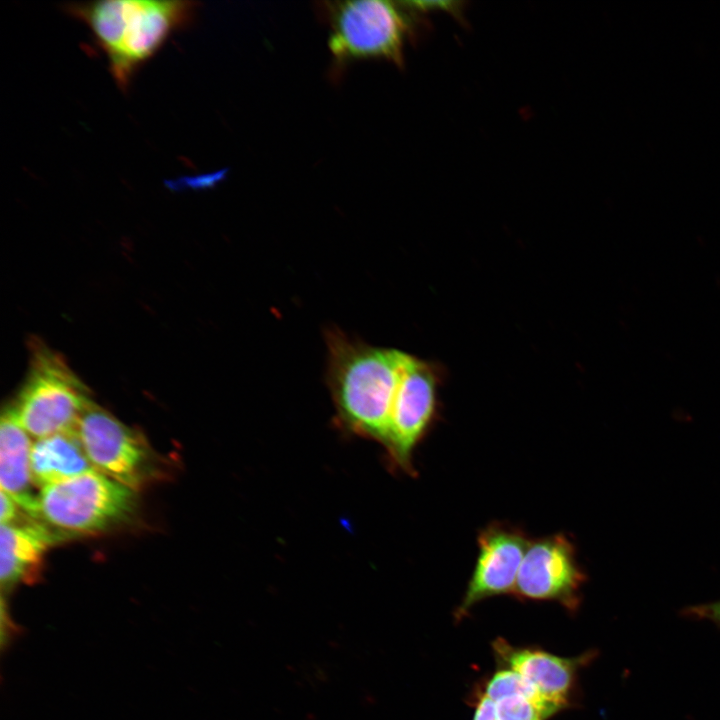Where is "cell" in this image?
Returning <instances> with one entry per match:
<instances>
[{
	"label": "cell",
	"instance_id": "1",
	"mask_svg": "<svg viewBox=\"0 0 720 720\" xmlns=\"http://www.w3.org/2000/svg\"><path fill=\"white\" fill-rule=\"evenodd\" d=\"M323 336L334 425L383 445L408 353L372 345L337 326L326 328Z\"/></svg>",
	"mask_w": 720,
	"mask_h": 720
},
{
	"label": "cell",
	"instance_id": "2",
	"mask_svg": "<svg viewBox=\"0 0 720 720\" xmlns=\"http://www.w3.org/2000/svg\"><path fill=\"white\" fill-rule=\"evenodd\" d=\"M191 1L106 0L69 4L65 9L90 28L121 89L176 30L189 24Z\"/></svg>",
	"mask_w": 720,
	"mask_h": 720
},
{
	"label": "cell",
	"instance_id": "3",
	"mask_svg": "<svg viewBox=\"0 0 720 720\" xmlns=\"http://www.w3.org/2000/svg\"><path fill=\"white\" fill-rule=\"evenodd\" d=\"M320 10L329 24L328 47L336 68L360 59L404 65V48L414 37L418 12L408 1L324 2Z\"/></svg>",
	"mask_w": 720,
	"mask_h": 720
},
{
	"label": "cell",
	"instance_id": "4",
	"mask_svg": "<svg viewBox=\"0 0 720 720\" xmlns=\"http://www.w3.org/2000/svg\"><path fill=\"white\" fill-rule=\"evenodd\" d=\"M39 520L62 538L98 534L127 524L136 514V490L96 469L45 486L38 495Z\"/></svg>",
	"mask_w": 720,
	"mask_h": 720
},
{
	"label": "cell",
	"instance_id": "5",
	"mask_svg": "<svg viewBox=\"0 0 720 720\" xmlns=\"http://www.w3.org/2000/svg\"><path fill=\"white\" fill-rule=\"evenodd\" d=\"M30 367L11 408L28 434L43 438L75 430L93 401L64 358L38 339L30 343Z\"/></svg>",
	"mask_w": 720,
	"mask_h": 720
},
{
	"label": "cell",
	"instance_id": "6",
	"mask_svg": "<svg viewBox=\"0 0 720 720\" xmlns=\"http://www.w3.org/2000/svg\"><path fill=\"white\" fill-rule=\"evenodd\" d=\"M76 431L93 467L110 478L136 490L160 475V459L144 436L94 402Z\"/></svg>",
	"mask_w": 720,
	"mask_h": 720
},
{
	"label": "cell",
	"instance_id": "7",
	"mask_svg": "<svg viewBox=\"0 0 720 720\" xmlns=\"http://www.w3.org/2000/svg\"><path fill=\"white\" fill-rule=\"evenodd\" d=\"M436 377L425 361L407 354L383 447L394 471L414 475V451L436 415Z\"/></svg>",
	"mask_w": 720,
	"mask_h": 720
},
{
	"label": "cell",
	"instance_id": "8",
	"mask_svg": "<svg viewBox=\"0 0 720 720\" xmlns=\"http://www.w3.org/2000/svg\"><path fill=\"white\" fill-rule=\"evenodd\" d=\"M584 580L574 544L558 533L530 542L513 593L522 600L555 601L575 610Z\"/></svg>",
	"mask_w": 720,
	"mask_h": 720
},
{
	"label": "cell",
	"instance_id": "9",
	"mask_svg": "<svg viewBox=\"0 0 720 720\" xmlns=\"http://www.w3.org/2000/svg\"><path fill=\"white\" fill-rule=\"evenodd\" d=\"M519 528L493 522L478 535V555L456 618L465 616L480 601L514 591L530 544Z\"/></svg>",
	"mask_w": 720,
	"mask_h": 720
},
{
	"label": "cell",
	"instance_id": "10",
	"mask_svg": "<svg viewBox=\"0 0 720 720\" xmlns=\"http://www.w3.org/2000/svg\"><path fill=\"white\" fill-rule=\"evenodd\" d=\"M493 648L500 662L523 677L556 712L569 704L577 668L586 656L559 657L536 648L514 647L502 639Z\"/></svg>",
	"mask_w": 720,
	"mask_h": 720
},
{
	"label": "cell",
	"instance_id": "11",
	"mask_svg": "<svg viewBox=\"0 0 720 720\" xmlns=\"http://www.w3.org/2000/svg\"><path fill=\"white\" fill-rule=\"evenodd\" d=\"M61 537L44 523L28 517L1 524L0 580L2 588L33 582L48 547Z\"/></svg>",
	"mask_w": 720,
	"mask_h": 720
},
{
	"label": "cell",
	"instance_id": "12",
	"mask_svg": "<svg viewBox=\"0 0 720 720\" xmlns=\"http://www.w3.org/2000/svg\"><path fill=\"white\" fill-rule=\"evenodd\" d=\"M32 444L11 408H4L0 421V486L30 518L39 520L38 495L32 491L30 466Z\"/></svg>",
	"mask_w": 720,
	"mask_h": 720
},
{
	"label": "cell",
	"instance_id": "13",
	"mask_svg": "<svg viewBox=\"0 0 720 720\" xmlns=\"http://www.w3.org/2000/svg\"><path fill=\"white\" fill-rule=\"evenodd\" d=\"M30 466L33 482L41 488L95 469L76 429L39 438L32 444Z\"/></svg>",
	"mask_w": 720,
	"mask_h": 720
},
{
	"label": "cell",
	"instance_id": "14",
	"mask_svg": "<svg viewBox=\"0 0 720 720\" xmlns=\"http://www.w3.org/2000/svg\"><path fill=\"white\" fill-rule=\"evenodd\" d=\"M494 702L496 720H547L556 712L539 699L512 694Z\"/></svg>",
	"mask_w": 720,
	"mask_h": 720
},
{
	"label": "cell",
	"instance_id": "15",
	"mask_svg": "<svg viewBox=\"0 0 720 720\" xmlns=\"http://www.w3.org/2000/svg\"><path fill=\"white\" fill-rule=\"evenodd\" d=\"M512 694H525L544 702L536 690L523 677L509 668L497 671L489 679L484 692V695L492 701Z\"/></svg>",
	"mask_w": 720,
	"mask_h": 720
},
{
	"label": "cell",
	"instance_id": "16",
	"mask_svg": "<svg viewBox=\"0 0 720 720\" xmlns=\"http://www.w3.org/2000/svg\"><path fill=\"white\" fill-rule=\"evenodd\" d=\"M686 615L709 620L720 625V600L689 607L686 609Z\"/></svg>",
	"mask_w": 720,
	"mask_h": 720
},
{
	"label": "cell",
	"instance_id": "17",
	"mask_svg": "<svg viewBox=\"0 0 720 720\" xmlns=\"http://www.w3.org/2000/svg\"><path fill=\"white\" fill-rule=\"evenodd\" d=\"M1 511L0 520L1 524H9L18 520V509L17 503L8 495L6 492L1 490Z\"/></svg>",
	"mask_w": 720,
	"mask_h": 720
},
{
	"label": "cell",
	"instance_id": "18",
	"mask_svg": "<svg viewBox=\"0 0 720 720\" xmlns=\"http://www.w3.org/2000/svg\"><path fill=\"white\" fill-rule=\"evenodd\" d=\"M473 720H496L494 702L484 694L477 702Z\"/></svg>",
	"mask_w": 720,
	"mask_h": 720
}]
</instances>
